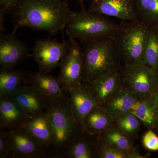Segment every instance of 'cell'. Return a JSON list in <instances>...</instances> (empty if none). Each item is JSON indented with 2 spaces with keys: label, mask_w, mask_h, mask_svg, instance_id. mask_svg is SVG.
I'll return each mask as SVG.
<instances>
[{
  "label": "cell",
  "mask_w": 158,
  "mask_h": 158,
  "mask_svg": "<svg viewBox=\"0 0 158 158\" xmlns=\"http://www.w3.org/2000/svg\"><path fill=\"white\" fill-rule=\"evenodd\" d=\"M15 27L31 28L56 34L62 32L73 11L62 0H20Z\"/></svg>",
  "instance_id": "6da1fadb"
},
{
  "label": "cell",
  "mask_w": 158,
  "mask_h": 158,
  "mask_svg": "<svg viewBox=\"0 0 158 158\" xmlns=\"http://www.w3.org/2000/svg\"><path fill=\"white\" fill-rule=\"evenodd\" d=\"M45 112L52 135L47 157L62 158L72 142L84 130L75 117L67 95L48 101Z\"/></svg>",
  "instance_id": "7a4b0ae2"
},
{
  "label": "cell",
  "mask_w": 158,
  "mask_h": 158,
  "mask_svg": "<svg viewBox=\"0 0 158 158\" xmlns=\"http://www.w3.org/2000/svg\"><path fill=\"white\" fill-rule=\"evenodd\" d=\"M83 83L119 69L121 61L113 36H107L84 43Z\"/></svg>",
  "instance_id": "3957f363"
},
{
  "label": "cell",
  "mask_w": 158,
  "mask_h": 158,
  "mask_svg": "<svg viewBox=\"0 0 158 158\" xmlns=\"http://www.w3.org/2000/svg\"><path fill=\"white\" fill-rule=\"evenodd\" d=\"M149 27L139 20L123 21L113 37L124 64H144Z\"/></svg>",
  "instance_id": "277c9868"
},
{
  "label": "cell",
  "mask_w": 158,
  "mask_h": 158,
  "mask_svg": "<svg viewBox=\"0 0 158 158\" xmlns=\"http://www.w3.org/2000/svg\"><path fill=\"white\" fill-rule=\"evenodd\" d=\"M118 25L107 17L85 10L73 11L65 27L69 37L85 43L107 36H113Z\"/></svg>",
  "instance_id": "5b68a950"
},
{
  "label": "cell",
  "mask_w": 158,
  "mask_h": 158,
  "mask_svg": "<svg viewBox=\"0 0 158 158\" xmlns=\"http://www.w3.org/2000/svg\"><path fill=\"white\" fill-rule=\"evenodd\" d=\"M122 82L139 99L152 96L158 88V70L144 64H124Z\"/></svg>",
  "instance_id": "8992f818"
},
{
  "label": "cell",
  "mask_w": 158,
  "mask_h": 158,
  "mask_svg": "<svg viewBox=\"0 0 158 158\" xmlns=\"http://www.w3.org/2000/svg\"><path fill=\"white\" fill-rule=\"evenodd\" d=\"M71 40L62 42L49 40H37L31 56L36 62L39 71L48 73L59 66L62 59L70 49Z\"/></svg>",
  "instance_id": "52a82bcc"
},
{
  "label": "cell",
  "mask_w": 158,
  "mask_h": 158,
  "mask_svg": "<svg viewBox=\"0 0 158 158\" xmlns=\"http://www.w3.org/2000/svg\"><path fill=\"white\" fill-rule=\"evenodd\" d=\"M70 49L62 59L59 66L60 73L58 77L63 90L66 93L69 89L83 83L84 71L83 49L76 40L69 37Z\"/></svg>",
  "instance_id": "ba28073f"
},
{
  "label": "cell",
  "mask_w": 158,
  "mask_h": 158,
  "mask_svg": "<svg viewBox=\"0 0 158 158\" xmlns=\"http://www.w3.org/2000/svg\"><path fill=\"white\" fill-rule=\"evenodd\" d=\"M10 144L9 157H47V150L23 127L6 130Z\"/></svg>",
  "instance_id": "9c48e42d"
},
{
  "label": "cell",
  "mask_w": 158,
  "mask_h": 158,
  "mask_svg": "<svg viewBox=\"0 0 158 158\" xmlns=\"http://www.w3.org/2000/svg\"><path fill=\"white\" fill-rule=\"evenodd\" d=\"M68 96L75 117L82 129L85 131V118L91 110L100 106L84 83L78 84L69 89Z\"/></svg>",
  "instance_id": "30bf717a"
},
{
  "label": "cell",
  "mask_w": 158,
  "mask_h": 158,
  "mask_svg": "<svg viewBox=\"0 0 158 158\" xmlns=\"http://www.w3.org/2000/svg\"><path fill=\"white\" fill-rule=\"evenodd\" d=\"M88 10L124 21L138 20L134 0H92Z\"/></svg>",
  "instance_id": "8fae6325"
},
{
  "label": "cell",
  "mask_w": 158,
  "mask_h": 158,
  "mask_svg": "<svg viewBox=\"0 0 158 158\" xmlns=\"http://www.w3.org/2000/svg\"><path fill=\"white\" fill-rule=\"evenodd\" d=\"M1 35L0 38V65L1 67L14 68L29 55V49L25 44L17 39L15 32Z\"/></svg>",
  "instance_id": "7c38bea8"
},
{
  "label": "cell",
  "mask_w": 158,
  "mask_h": 158,
  "mask_svg": "<svg viewBox=\"0 0 158 158\" xmlns=\"http://www.w3.org/2000/svg\"><path fill=\"white\" fill-rule=\"evenodd\" d=\"M120 69L107 73L85 83L100 106H103L121 88Z\"/></svg>",
  "instance_id": "4fadbf2b"
},
{
  "label": "cell",
  "mask_w": 158,
  "mask_h": 158,
  "mask_svg": "<svg viewBox=\"0 0 158 158\" xmlns=\"http://www.w3.org/2000/svg\"><path fill=\"white\" fill-rule=\"evenodd\" d=\"M10 96L30 116L45 111L47 100L31 85H22Z\"/></svg>",
  "instance_id": "5bb4252c"
},
{
  "label": "cell",
  "mask_w": 158,
  "mask_h": 158,
  "mask_svg": "<svg viewBox=\"0 0 158 158\" xmlns=\"http://www.w3.org/2000/svg\"><path fill=\"white\" fill-rule=\"evenodd\" d=\"M27 83L34 87L47 101L62 98L66 96L58 77L38 72L28 74Z\"/></svg>",
  "instance_id": "9a60e30c"
},
{
  "label": "cell",
  "mask_w": 158,
  "mask_h": 158,
  "mask_svg": "<svg viewBox=\"0 0 158 158\" xmlns=\"http://www.w3.org/2000/svg\"><path fill=\"white\" fill-rule=\"evenodd\" d=\"M30 117L10 96L0 97V129L22 126Z\"/></svg>",
  "instance_id": "2e32d148"
},
{
  "label": "cell",
  "mask_w": 158,
  "mask_h": 158,
  "mask_svg": "<svg viewBox=\"0 0 158 158\" xmlns=\"http://www.w3.org/2000/svg\"><path fill=\"white\" fill-rule=\"evenodd\" d=\"M62 158H99L96 137L83 131L69 145Z\"/></svg>",
  "instance_id": "e0dca14e"
},
{
  "label": "cell",
  "mask_w": 158,
  "mask_h": 158,
  "mask_svg": "<svg viewBox=\"0 0 158 158\" xmlns=\"http://www.w3.org/2000/svg\"><path fill=\"white\" fill-rule=\"evenodd\" d=\"M23 126L47 150V153L52 141L50 124L45 112L30 116Z\"/></svg>",
  "instance_id": "ac0fdd59"
},
{
  "label": "cell",
  "mask_w": 158,
  "mask_h": 158,
  "mask_svg": "<svg viewBox=\"0 0 158 158\" xmlns=\"http://www.w3.org/2000/svg\"><path fill=\"white\" fill-rule=\"evenodd\" d=\"M139 99L123 84L119 90L102 106L115 118L120 114L130 112Z\"/></svg>",
  "instance_id": "d6986e66"
},
{
  "label": "cell",
  "mask_w": 158,
  "mask_h": 158,
  "mask_svg": "<svg viewBox=\"0 0 158 158\" xmlns=\"http://www.w3.org/2000/svg\"><path fill=\"white\" fill-rule=\"evenodd\" d=\"M115 124V119L102 106H99L91 110L85 118V131L96 136Z\"/></svg>",
  "instance_id": "ffe728a7"
},
{
  "label": "cell",
  "mask_w": 158,
  "mask_h": 158,
  "mask_svg": "<svg viewBox=\"0 0 158 158\" xmlns=\"http://www.w3.org/2000/svg\"><path fill=\"white\" fill-rule=\"evenodd\" d=\"M130 112L138 117L148 129H156L158 125V110L152 96L139 99Z\"/></svg>",
  "instance_id": "44dd1931"
},
{
  "label": "cell",
  "mask_w": 158,
  "mask_h": 158,
  "mask_svg": "<svg viewBox=\"0 0 158 158\" xmlns=\"http://www.w3.org/2000/svg\"><path fill=\"white\" fill-rule=\"evenodd\" d=\"M28 74L14 68L1 67L0 69V97L10 96L24 83H27Z\"/></svg>",
  "instance_id": "7402d4cb"
},
{
  "label": "cell",
  "mask_w": 158,
  "mask_h": 158,
  "mask_svg": "<svg viewBox=\"0 0 158 158\" xmlns=\"http://www.w3.org/2000/svg\"><path fill=\"white\" fill-rule=\"evenodd\" d=\"M106 143L127 152L128 155L135 149L132 141L115 124L96 136Z\"/></svg>",
  "instance_id": "603a6c76"
},
{
  "label": "cell",
  "mask_w": 158,
  "mask_h": 158,
  "mask_svg": "<svg viewBox=\"0 0 158 158\" xmlns=\"http://www.w3.org/2000/svg\"><path fill=\"white\" fill-rule=\"evenodd\" d=\"M137 17L150 27H158V0H134Z\"/></svg>",
  "instance_id": "cb8c5ba5"
},
{
  "label": "cell",
  "mask_w": 158,
  "mask_h": 158,
  "mask_svg": "<svg viewBox=\"0 0 158 158\" xmlns=\"http://www.w3.org/2000/svg\"><path fill=\"white\" fill-rule=\"evenodd\" d=\"M143 62L147 66L158 70V27H149Z\"/></svg>",
  "instance_id": "d4e9b609"
},
{
  "label": "cell",
  "mask_w": 158,
  "mask_h": 158,
  "mask_svg": "<svg viewBox=\"0 0 158 158\" xmlns=\"http://www.w3.org/2000/svg\"><path fill=\"white\" fill-rule=\"evenodd\" d=\"M115 125L132 140L137 139L141 129V122L131 112H127L116 116Z\"/></svg>",
  "instance_id": "484cf974"
},
{
  "label": "cell",
  "mask_w": 158,
  "mask_h": 158,
  "mask_svg": "<svg viewBox=\"0 0 158 158\" xmlns=\"http://www.w3.org/2000/svg\"><path fill=\"white\" fill-rule=\"evenodd\" d=\"M100 158H128L127 152L110 145L96 137Z\"/></svg>",
  "instance_id": "4316f807"
},
{
  "label": "cell",
  "mask_w": 158,
  "mask_h": 158,
  "mask_svg": "<svg viewBox=\"0 0 158 158\" xmlns=\"http://www.w3.org/2000/svg\"><path fill=\"white\" fill-rule=\"evenodd\" d=\"M142 142L146 149L151 151H158V136L152 129H149L144 134Z\"/></svg>",
  "instance_id": "83f0119b"
},
{
  "label": "cell",
  "mask_w": 158,
  "mask_h": 158,
  "mask_svg": "<svg viewBox=\"0 0 158 158\" xmlns=\"http://www.w3.org/2000/svg\"><path fill=\"white\" fill-rule=\"evenodd\" d=\"M10 144L8 132L6 130L0 129V158L9 157Z\"/></svg>",
  "instance_id": "f1b7e54d"
},
{
  "label": "cell",
  "mask_w": 158,
  "mask_h": 158,
  "mask_svg": "<svg viewBox=\"0 0 158 158\" xmlns=\"http://www.w3.org/2000/svg\"><path fill=\"white\" fill-rule=\"evenodd\" d=\"M19 1L20 0H0V12H2L6 14L7 11L14 7H16Z\"/></svg>",
  "instance_id": "f546056e"
},
{
  "label": "cell",
  "mask_w": 158,
  "mask_h": 158,
  "mask_svg": "<svg viewBox=\"0 0 158 158\" xmlns=\"http://www.w3.org/2000/svg\"><path fill=\"white\" fill-rule=\"evenodd\" d=\"M145 157L141 156L139 153L137 152L135 149L133 150L128 154V158H144Z\"/></svg>",
  "instance_id": "4dcf8cb0"
},
{
  "label": "cell",
  "mask_w": 158,
  "mask_h": 158,
  "mask_svg": "<svg viewBox=\"0 0 158 158\" xmlns=\"http://www.w3.org/2000/svg\"><path fill=\"white\" fill-rule=\"evenodd\" d=\"M153 101L156 107L158 110V88L155 90L152 95Z\"/></svg>",
  "instance_id": "1f68e13d"
},
{
  "label": "cell",
  "mask_w": 158,
  "mask_h": 158,
  "mask_svg": "<svg viewBox=\"0 0 158 158\" xmlns=\"http://www.w3.org/2000/svg\"><path fill=\"white\" fill-rule=\"evenodd\" d=\"M78 1L79 2H80L81 3V4L82 6H83V2H84V0H78Z\"/></svg>",
  "instance_id": "d6a6232c"
},
{
  "label": "cell",
  "mask_w": 158,
  "mask_h": 158,
  "mask_svg": "<svg viewBox=\"0 0 158 158\" xmlns=\"http://www.w3.org/2000/svg\"><path fill=\"white\" fill-rule=\"evenodd\" d=\"M156 129L158 131V126L156 128Z\"/></svg>",
  "instance_id": "836d02e7"
}]
</instances>
